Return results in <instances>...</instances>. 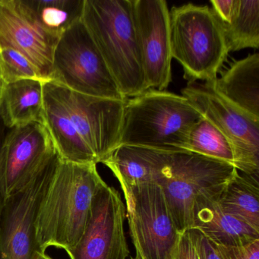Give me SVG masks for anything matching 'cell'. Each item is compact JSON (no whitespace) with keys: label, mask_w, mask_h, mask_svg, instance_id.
<instances>
[{"label":"cell","mask_w":259,"mask_h":259,"mask_svg":"<svg viewBox=\"0 0 259 259\" xmlns=\"http://www.w3.org/2000/svg\"><path fill=\"white\" fill-rule=\"evenodd\" d=\"M103 179L97 163H76L60 158L42 197L34 227L40 248L69 251L81 239L92 199Z\"/></svg>","instance_id":"cell-1"},{"label":"cell","mask_w":259,"mask_h":259,"mask_svg":"<svg viewBox=\"0 0 259 259\" xmlns=\"http://www.w3.org/2000/svg\"><path fill=\"white\" fill-rule=\"evenodd\" d=\"M81 21L126 99L148 90L133 0H84Z\"/></svg>","instance_id":"cell-2"},{"label":"cell","mask_w":259,"mask_h":259,"mask_svg":"<svg viewBox=\"0 0 259 259\" xmlns=\"http://www.w3.org/2000/svg\"><path fill=\"white\" fill-rule=\"evenodd\" d=\"M201 118L183 95L148 89L125 101L119 146L186 152L189 132Z\"/></svg>","instance_id":"cell-3"},{"label":"cell","mask_w":259,"mask_h":259,"mask_svg":"<svg viewBox=\"0 0 259 259\" xmlns=\"http://www.w3.org/2000/svg\"><path fill=\"white\" fill-rule=\"evenodd\" d=\"M172 59L183 67L188 83L218 78L229 54L222 28L207 6L188 4L169 12Z\"/></svg>","instance_id":"cell-4"},{"label":"cell","mask_w":259,"mask_h":259,"mask_svg":"<svg viewBox=\"0 0 259 259\" xmlns=\"http://www.w3.org/2000/svg\"><path fill=\"white\" fill-rule=\"evenodd\" d=\"M51 81L77 93L126 101L81 19L60 37Z\"/></svg>","instance_id":"cell-5"},{"label":"cell","mask_w":259,"mask_h":259,"mask_svg":"<svg viewBox=\"0 0 259 259\" xmlns=\"http://www.w3.org/2000/svg\"><path fill=\"white\" fill-rule=\"evenodd\" d=\"M233 165L192 152L171 154L159 183L179 233L192 227V209L199 194L225 186L237 172Z\"/></svg>","instance_id":"cell-6"},{"label":"cell","mask_w":259,"mask_h":259,"mask_svg":"<svg viewBox=\"0 0 259 259\" xmlns=\"http://www.w3.org/2000/svg\"><path fill=\"white\" fill-rule=\"evenodd\" d=\"M182 95L230 141L238 171L259 177V119L224 98L213 81L188 83Z\"/></svg>","instance_id":"cell-7"},{"label":"cell","mask_w":259,"mask_h":259,"mask_svg":"<svg viewBox=\"0 0 259 259\" xmlns=\"http://www.w3.org/2000/svg\"><path fill=\"white\" fill-rule=\"evenodd\" d=\"M45 89L61 104L97 161L103 163L119 147L125 101L77 93L54 81Z\"/></svg>","instance_id":"cell-8"},{"label":"cell","mask_w":259,"mask_h":259,"mask_svg":"<svg viewBox=\"0 0 259 259\" xmlns=\"http://www.w3.org/2000/svg\"><path fill=\"white\" fill-rule=\"evenodd\" d=\"M60 157L56 155L22 189L9 195L0 218V259H44L36 239V215Z\"/></svg>","instance_id":"cell-9"},{"label":"cell","mask_w":259,"mask_h":259,"mask_svg":"<svg viewBox=\"0 0 259 259\" xmlns=\"http://www.w3.org/2000/svg\"><path fill=\"white\" fill-rule=\"evenodd\" d=\"M126 218L136 255L140 259H174L180 233L158 184L140 185L125 199Z\"/></svg>","instance_id":"cell-10"},{"label":"cell","mask_w":259,"mask_h":259,"mask_svg":"<svg viewBox=\"0 0 259 259\" xmlns=\"http://www.w3.org/2000/svg\"><path fill=\"white\" fill-rule=\"evenodd\" d=\"M125 218L119 191L103 180L92 199L81 239L66 251L70 259H126L130 249L124 232Z\"/></svg>","instance_id":"cell-11"},{"label":"cell","mask_w":259,"mask_h":259,"mask_svg":"<svg viewBox=\"0 0 259 259\" xmlns=\"http://www.w3.org/2000/svg\"><path fill=\"white\" fill-rule=\"evenodd\" d=\"M133 4L147 85L165 91L172 81L167 4L165 0H133Z\"/></svg>","instance_id":"cell-12"},{"label":"cell","mask_w":259,"mask_h":259,"mask_svg":"<svg viewBox=\"0 0 259 259\" xmlns=\"http://www.w3.org/2000/svg\"><path fill=\"white\" fill-rule=\"evenodd\" d=\"M59 40L42 28L26 0H0V48L23 54L46 81L52 78Z\"/></svg>","instance_id":"cell-13"},{"label":"cell","mask_w":259,"mask_h":259,"mask_svg":"<svg viewBox=\"0 0 259 259\" xmlns=\"http://www.w3.org/2000/svg\"><path fill=\"white\" fill-rule=\"evenodd\" d=\"M1 152L8 196L22 189L58 154L46 126L39 123L9 130Z\"/></svg>","instance_id":"cell-14"},{"label":"cell","mask_w":259,"mask_h":259,"mask_svg":"<svg viewBox=\"0 0 259 259\" xmlns=\"http://www.w3.org/2000/svg\"><path fill=\"white\" fill-rule=\"evenodd\" d=\"M224 188L205 191L195 198L191 229L199 231L212 243L223 246H241L259 239V230L220 205L218 197Z\"/></svg>","instance_id":"cell-15"},{"label":"cell","mask_w":259,"mask_h":259,"mask_svg":"<svg viewBox=\"0 0 259 259\" xmlns=\"http://www.w3.org/2000/svg\"><path fill=\"white\" fill-rule=\"evenodd\" d=\"M171 154L145 147L120 145L102 163L117 179L125 200L136 186L159 184L167 170Z\"/></svg>","instance_id":"cell-16"},{"label":"cell","mask_w":259,"mask_h":259,"mask_svg":"<svg viewBox=\"0 0 259 259\" xmlns=\"http://www.w3.org/2000/svg\"><path fill=\"white\" fill-rule=\"evenodd\" d=\"M45 83L21 80L0 84V121L6 128L31 123L45 126Z\"/></svg>","instance_id":"cell-17"},{"label":"cell","mask_w":259,"mask_h":259,"mask_svg":"<svg viewBox=\"0 0 259 259\" xmlns=\"http://www.w3.org/2000/svg\"><path fill=\"white\" fill-rule=\"evenodd\" d=\"M224 98L255 119H259V54L234 62L230 69L213 81Z\"/></svg>","instance_id":"cell-18"},{"label":"cell","mask_w":259,"mask_h":259,"mask_svg":"<svg viewBox=\"0 0 259 259\" xmlns=\"http://www.w3.org/2000/svg\"><path fill=\"white\" fill-rule=\"evenodd\" d=\"M45 126L62 160L97 163L96 158L77 131L61 104L45 89Z\"/></svg>","instance_id":"cell-19"},{"label":"cell","mask_w":259,"mask_h":259,"mask_svg":"<svg viewBox=\"0 0 259 259\" xmlns=\"http://www.w3.org/2000/svg\"><path fill=\"white\" fill-rule=\"evenodd\" d=\"M259 177L239 171L221 191L218 202L227 213L259 230Z\"/></svg>","instance_id":"cell-20"},{"label":"cell","mask_w":259,"mask_h":259,"mask_svg":"<svg viewBox=\"0 0 259 259\" xmlns=\"http://www.w3.org/2000/svg\"><path fill=\"white\" fill-rule=\"evenodd\" d=\"M229 52L259 47V0H238L230 22L221 25Z\"/></svg>","instance_id":"cell-21"},{"label":"cell","mask_w":259,"mask_h":259,"mask_svg":"<svg viewBox=\"0 0 259 259\" xmlns=\"http://www.w3.org/2000/svg\"><path fill=\"white\" fill-rule=\"evenodd\" d=\"M42 28L60 39L82 16L84 0H26Z\"/></svg>","instance_id":"cell-22"},{"label":"cell","mask_w":259,"mask_h":259,"mask_svg":"<svg viewBox=\"0 0 259 259\" xmlns=\"http://www.w3.org/2000/svg\"><path fill=\"white\" fill-rule=\"evenodd\" d=\"M185 151L235 164L234 151L230 141L204 117L191 128Z\"/></svg>","instance_id":"cell-23"},{"label":"cell","mask_w":259,"mask_h":259,"mask_svg":"<svg viewBox=\"0 0 259 259\" xmlns=\"http://www.w3.org/2000/svg\"><path fill=\"white\" fill-rule=\"evenodd\" d=\"M21 80L48 82L23 54L12 48H0V84H9Z\"/></svg>","instance_id":"cell-24"},{"label":"cell","mask_w":259,"mask_h":259,"mask_svg":"<svg viewBox=\"0 0 259 259\" xmlns=\"http://www.w3.org/2000/svg\"><path fill=\"white\" fill-rule=\"evenodd\" d=\"M213 246L220 259H259V239L241 246Z\"/></svg>","instance_id":"cell-25"},{"label":"cell","mask_w":259,"mask_h":259,"mask_svg":"<svg viewBox=\"0 0 259 259\" xmlns=\"http://www.w3.org/2000/svg\"><path fill=\"white\" fill-rule=\"evenodd\" d=\"M174 259H201L189 232L180 233Z\"/></svg>","instance_id":"cell-26"},{"label":"cell","mask_w":259,"mask_h":259,"mask_svg":"<svg viewBox=\"0 0 259 259\" xmlns=\"http://www.w3.org/2000/svg\"><path fill=\"white\" fill-rule=\"evenodd\" d=\"M191 237L195 244L201 259H220L213 244L209 241L204 235L195 229L188 230Z\"/></svg>","instance_id":"cell-27"},{"label":"cell","mask_w":259,"mask_h":259,"mask_svg":"<svg viewBox=\"0 0 259 259\" xmlns=\"http://www.w3.org/2000/svg\"><path fill=\"white\" fill-rule=\"evenodd\" d=\"M6 128L0 121V218L2 215L3 210L5 207L6 202L8 198L7 184H6L5 172H4V162L2 158V145L4 136L6 134Z\"/></svg>","instance_id":"cell-28"},{"label":"cell","mask_w":259,"mask_h":259,"mask_svg":"<svg viewBox=\"0 0 259 259\" xmlns=\"http://www.w3.org/2000/svg\"><path fill=\"white\" fill-rule=\"evenodd\" d=\"M44 259H53L52 257H50L49 255H48V254H45V257H44Z\"/></svg>","instance_id":"cell-29"},{"label":"cell","mask_w":259,"mask_h":259,"mask_svg":"<svg viewBox=\"0 0 259 259\" xmlns=\"http://www.w3.org/2000/svg\"><path fill=\"white\" fill-rule=\"evenodd\" d=\"M131 259H140V257H139V256L136 255V257H132Z\"/></svg>","instance_id":"cell-30"}]
</instances>
